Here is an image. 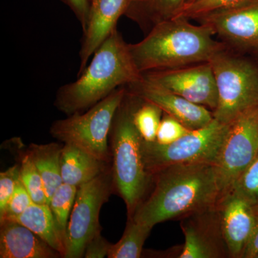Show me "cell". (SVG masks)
Wrapping results in <instances>:
<instances>
[{
	"mask_svg": "<svg viewBox=\"0 0 258 258\" xmlns=\"http://www.w3.org/2000/svg\"><path fill=\"white\" fill-rule=\"evenodd\" d=\"M258 254V217L248 242L244 249L243 258H256Z\"/></svg>",
	"mask_w": 258,
	"mask_h": 258,
	"instance_id": "1f68e13d",
	"label": "cell"
},
{
	"mask_svg": "<svg viewBox=\"0 0 258 258\" xmlns=\"http://www.w3.org/2000/svg\"><path fill=\"white\" fill-rule=\"evenodd\" d=\"M60 1L67 5L70 10L74 13L75 16L82 27L83 32H84L87 26L91 0H60Z\"/></svg>",
	"mask_w": 258,
	"mask_h": 258,
	"instance_id": "4dcf8cb0",
	"label": "cell"
},
{
	"mask_svg": "<svg viewBox=\"0 0 258 258\" xmlns=\"http://www.w3.org/2000/svg\"><path fill=\"white\" fill-rule=\"evenodd\" d=\"M62 146L55 142L47 144H31L27 151L43 180L47 205L55 190L62 184L60 172Z\"/></svg>",
	"mask_w": 258,
	"mask_h": 258,
	"instance_id": "ffe728a7",
	"label": "cell"
},
{
	"mask_svg": "<svg viewBox=\"0 0 258 258\" xmlns=\"http://www.w3.org/2000/svg\"><path fill=\"white\" fill-rule=\"evenodd\" d=\"M20 174V181L28 190L32 202L36 204H47L43 180L28 152L21 156Z\"/></svg>",
	"mask_w": 258,
	"mask_h": 258,
	"instance_id": "cb8c5ba5",
	"label": "cell"
},
{
	"mask_svg": "<svg viewBox=\"0 0 258 258\" xmlns=\"http://www.w3.org/2000/svg\"><path fill=\"white\" fill-rule=\"evenodd\" d=\"M78 76L56 93L54 104L67 115L86 111L115 90L137 81L142 74L134 63L129 44L115 29Z\"/></svg>",
	"mask_w": 258,
	"mask_h": 258,
	"instance_id": "7a4b0ae2",
	"label": "cell"
},
{
	"mask_svg": "<svg viewBox=\"0 0 258 258\" xmlns=\"http://www.w3.org/2000/svg\"><path fill=\"white\" fill-rule=\"evenodd\" d=\"M217 208L228 255L242 257L257 221L253 206L239 195L230 192L220 200Z\"/></svg>",
	"mask_w": 258,
	"mask_h": 258,
	"instance_id": "5bb4252c",
	"label": "cell"
},
{
	"mask_svg": "<svg viewBox=\"0 0 258 258\" xmlns=\"http://www.w3.org/2000/svg\"><path fill=\"white\" fill-rule=\"evenodd\" d=\"M91 1H92V0H91Z\"/></svg>",
	"mask_w": 258,
	"mask_h": 258,
	"instance_id": "e575fe53",
	"label": "cell"
},
{
	"mask_svg": "<svg viewBox=\"0 0 258 258\" xmlns=\"http://www.w3.org/2000/svg\"><path fill=\"white\" fill-rule=\"evenodd\" d=\"M152 193L132 217L153 228L157 224L213 208L221 200L214 163L168 166L152 176Z\"/></svg>",
	"mask_w": 258,
	"mask_h": 258,
	"instance_id": "6da1fadb",
	"label": "cell"
},
{
	"mask_svg": "<svg viewBox=\"0 0 258 258\" xmlns=\"http://www.w3.org/2000/svg\"><path fill=\"white\" fill-rule=\"evenodd\" d=\"M125 88L144 101L157 105L164 113L174 117L191 130L202 128L213 120V112L206 107L188 101L142 76Z\"/></svg>",
	"mask_w": 258,
	"mask_h": 258,
	"instance_id": "4fadbf2b",
	"label": "cell"
},
{
	"mask_svg": "<svg viewBox=\"0 0 258 258\" xmlns=\"http://www.w3.org/2000/svg\"><path fill=\"white\" fill-rule=\"evenodd\" d=\"M254 213H255L256 216L258 217V205L253 206Z\"/></svg>",
	"mask_w": 258,
	"mask_h": 258,
	"instance_id": "d6a6232c",
	"label": "cell"
},
{
	"mask_svg": "<svg viewBox=\"0 0 258 258\" xmlns=\"http://www.w3.org/2000/svg\"><path fill=\"white\" fill-rule=\"evenodd\" d=\"M140 100L125 89L109 134L113 185L126 205L128 217L145 199L152 181L144 161V140L134 122V110Z\"/></svg>",
	"mask_w": 258,
	"mask_h": 258,
	"instance_id": "277c9868",
	"label": "cell"
},
{
	"mask_svg": "<svg viewBox=\"0 0 258 258\" xmlns=\"http://www.w3.org/2000/svg\"><path fill=\"white\" fill-rule=\"evenodd\" d=\"M129 0H92L87 26L83 32L79 52V74L102 43L117 29V23L124 15Z\"/></svg>",
	"mask_w": 258,
	"mask_h": 258,
	"instance_id": "9a60e30c",
	"label": "cell"
},
{
	"mask_svg": "<svg viewBox=\"0 0 258 258\" xmlns=\"http://www.w3.org/2000/svg\"><path fill=\"white\" fill-rule=\"evenodd\" d=\"M214 35L210 27L177 17L154 27L138 43L129 44V50L141 74L176 69L209 62L225 46L214 40Z\"/></svg>",
	"mask_w": 258,
	"mask_h": 258,
	"instance_id": "3957f363",
	"label": "cell"
},
{
	"mask_svg": "<svg viewBox=\"0 0 258 258\" xmlns=\"http://www.w3.org/2000/svg\"><path fill=\"white\" fill-rule=\"evenodd\" d=\"M230 192L239 195L252 206L258 205V154L239 176Z\"/></svg>",
	"mask_w": 258,
	"mask_h": 258,
	"instance_id": "d4e9b609",
	"label": "cell"
},
{
	"mask_svg": "<svg viewBox=\"0 0 258 258\" xmlns=\"http://www.w3.org/2000/svg\"><path fill=\"white\" fill-rule=\"evenodd\" d=\"M256 258H258V254H257V257H256Z\"/></svg>",
	"mask_w": 258,
	"mask_h": 258,
	"instance_id": "836d02e7",
	"label": "cell"
},
{
	"mask_svg": "<svg viewBox=\"0 0 258 258\" xmlns=\"http://www.w3.org/2000/svg\"><path fill=\"white\" fill-rule=\"evenodd\" d=\"M218 93L214 118L230 123L249 108L258 106V67L225 44L209 61Z\"/></svg>",
	"mask_w": 258,
	"mask_h": 258,
	"instance_id": "5b68a950",
	"label": "cell"
},
{
	"mask_svg": "<svg viewBox=\"0 0 258 258\" xmlns=\"http://www.w3.org/2000/svg\"><path fill=\"white\" fill-rule=\"evenodd\" d=\"M0 257H62L38 235L13 220H0Z\"/></svg>",
	"mask_w": 258,
	"mask_h": 258,
	"instance_id": "2e32d148",
	"label": "cell"
},
{
	"mask_svg": "<svg viewBox=\"0 0 258 258\" xmlns=\"http://www.w3.org/2000/svg\"><path fill=\"white\" fill-rule=\"evenodd\" d=\"M113 189L110 166L91 181L78 186L68 225L64 258L84 257L89 241L101 232L100 212Z\"/></svg>",
	"mask_w": 258,
	"mask_h": 258,
	"instance_id": "ba28073f",
	"label": "cell"
},
{
	"mask_svg": "<svg viewBox=\"0 0 258 258\" xmlns=\"http://www.w3.org/2000/svg\"><path fill=\"white\" fill-rule=\"evenodd\" d=\"M140 99L134 112V124L144 142H156L164 112L157 105Z\"/></svg>",
	"mask_w": 258,
	"mask_h": 258,
	"instance_id": "603a6c76",
	"label": "cell"
},
{
	"mask_svg": "<svg viewBox=\"0 0 258 258\" xmlns=\"http://www.w3.org/2000/svg\"><path fill=\"white\" fill-rule=\"evenodd\" d=\"M109 166L79 147L63 144L60 156L62 183L79 186L91 181Z\"/></svg>",
	"mask_w": 258,
	"mask_h": 258,
	"instance_id": "e0dca14e",
	"label": "cell"
},
{
	"mask_svg": "<svg viewBox=\"0 0 258 258\" xmlns=\"http://www.w3.org/2000/svg\"><path fill=\"white\" fill-rule=\"evenodd\" d=\"M234 50L258 49V0L212 12L197 19Z\"/></svg>",
	"mask_w": 258,
	"mask_h": 258,
	"instance_id": "8fae6325",
	"label": "cell"
},
{
	"mask_svg": "<svg viewBox=\"0 0 258 258\" xmlns=\"http://www.w3.org/2000/svg\"><path fill=\"white\" fill-rule=\"evenodd\" d=\"M124 86L86 110L75 113L51 125L50 133L63 144L79 147L103 162H111L108 142L112 121L125 96Z\"/></svg>",
	"mask_w": 258,
	"mask_h": 258,
	"instance_id": "8992f818",
	"label": "cell"
},
{
	"mask_svg": "<svg viewBox=\"0 0 258 258\" xmlns=\"http://www.w3.org/2000/svg\"><path fill=\"white\" fill-rule=\"evenodd\" d=\"M184 244L179 258H217L228 254L217 206L184 217L181 222Z\"/></svg>",
	"mask_w": 258,
	"mask_h": 258,
	"instance_id": "7c38bea8",
	"label": "cell"
},
{
	"mask_svg": "<svg viewBox=\"0 0 258 258\" xmlns=\"http://www.w3.org/2000/svg\"><path fill=\"white\" fill-rule=\"evenodd\" d=\"M20 179V166L18 164L0 173V212L4 210Z\"/></svg>",
	"mask_w": 258,
	"mask_h": 258,
	"instance_id": "f1b7e54d",
	"label": "cell"
},
{
	"mask_svg": "<svg viewBox=\"0 0 258 258\" xmlns=\"http://www.w3.org/2000/svg\"><path fill=\"white\" fill-rule=\"evenodd\" d=\"M111 243L105 239L101 233L97 234L86 246L84 257L103 258L108 257Z\"/></svg>",
	"mask_w": 258,
	"mask_h": 258,
	"instance_id": "f546056e",
	"label": "cell"
},
{
	"mask_svg": "<svg viewBox=\"0 0 258 258\" xmlns=\"http://www.w3.org/2000/svg\"><path fill=\"white\" fill-rule=\"evenodd\" d=\"M228 128L229 123L214 118L208 125L190 131L168 145L143 141L147 171L152 176L168 166L215 162Z\"/></svg>",
	"mask_w": 258,
	"mask_h": 258,
	"instance_id": "52a82bcc",
	"label": "cell"
},
{
	"mask_svg": "<svg viewBox=\"0 0 258 258\" xmlns=\"http://www.w3.org/2000/svg\"><path fill=\"white\" fill-rule=\"evenodd\" d=\"M191 130L174 117L163 113L156 142L161 145H168L184 137Z\"/></svg>",
	"mask_w": 258,
	"mask_h": 258,
	"instance_id": "4316f807",
	"label": "cell"
},
{
	"mask_svg": "<svg viewBox=\"0 0 258 258\" xmlns=\"http://www.w3.org/2000/svg\"><path fill=\"white\" fill-rule=\"evenodd\" d=\"M142 76L188 101L210 108L212 112L216 109L218 93L210 62L148 71Z\"/></svg>",
	"mask_w": 258,
	"mask_h": 258,
	"instance_id": "30bf717a",
	"label": "cell"
},
{
	"mask_svg": "<svg viewBox=\"0 0 258 258\" xmlns=\"http://www.w3.org/2000/svg\"><path fill=\"white\" fill-rule=\"evenodd\" d=\"M32 203L30 194L20 179L4 210L0 212V220L21 215Z\"/></svg>",
	"mask_w": 258,
	"mask_h": 258,
	"instance_id": "83f0119b",
	"label": "cell"
},
{
	"mask_svg": "<svg viewBox=\"0 0 258 258\" xmlns=\"http://www.w3.org/2000/svg\"><path fill=\"white\" fill-rule=\"evenodd\" d=\"M258 154V106L242 112L229 128L215 162L221 199Z\"/></svg>",
	"mask_w": 258,
	"mask_h": 258,
	"instance_id": "9c48e42d",
	"label": "cell"
},
{
	"mask_svg": "<svg viewBox=\"0 0 258 258\" xmlns=\"http://www.w3.org/2000/svg\"><path fill=\"white\" fill-rule=\"evenodd\" d=\"M186 0H129L125 16L144 34L157 25L177 18Z\"/></svg>",
	"mask_w": 258,
	"mask_h": 258,
	"instance_id": "ac0fdd59",
	"label": "cell"
},
{
	"mask_svg": "<svg viewBox=\"0 0 258 258\" xmlns=\"http://www.w3.org/2000/svg\"><path fill=\"white\" fill-rule=\"evenodd\" d=\"M152 227L129 218L123 236L118 242L112 244L108 258H139L142 257L144 242Z\"/></svg>",
	"mask_w": 258,
	"mask_h": 258,
	"instance_id": "44dd1931",
	"label": "cell"
},
{
	"mask_svg": "<svg viewBox=\"0 0 258 258\" xmlns=\"http://www.w3.org/2000/svg\"><path fill=\"white\" fill-rule=\"evenodd\" d=\"M250 0H186L178 17L197 20L212 12L231 8Z\"/></svg>",
	"mask_w": 258,
	"mask_h": 258,
	"instance_id": "484cf974",
	"label": "cell"
},
{
	"mask_svg": "<svg viewBox=\"0 0 258 258\" xmlns=\"http://www.w3.org/2000/svg\"><path fill=\"white\" fill-rule=\"evenodd\" d=\"M77 189V186L62 183L55 190L48 204L57 228L66 241L68 225L76 200Z\"/></svg>",
	"mask_w": 258,
	"mask_h": 258,
	"instance_id": "7402d4cb",
	"label": "cell"
},
{
	"mask_svg": "<svg viewBox=\"0 0 258 258\" xmlns=\"http://www.w3.org/2000/svg\"><path fill=\"white\" fill-rule=\"evenodd\" d=\"M5 220H13L25 226L64 257L66 239L57 228L53 215L47 204L33 203L21 215Z\"/></svg>",
	"mask_w": 258,
	"mask_h": 258,
	"instance_id": "d6986e66",
	"label": "cell"
}]
</instances>
